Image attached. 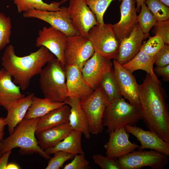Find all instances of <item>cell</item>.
Returning a JSON list of instances; mask_svg holds the SVG:
<instances>
[{"label": "cell", "mask_w": 169, "mask_h": 169, "mask_svg": "<svg viewBox=\"0 0 169 169\" xmlns=\"http://www.w3.org/2000/svg\"><path fill=\"white\" fill-rule=\"evenodd\" d=\"M140 106L147 128L169 143V112L167 98L161 83L147 74L139 85Z\"/></svg>", "instance_id": "6da1fadb"}, {"label": "cell", "mask_w": 169, "mask_h": 169, "mask_svg": "<svg viewBox=\"0 0 169 169\" xmlns=\"http://www.w3.org/2000/svg\"><path fill=\"white\" fill-rule=\"evenodd\" d=\"M54 57L43 46L28 55L19 56L16 54L14 46L9 45L1 58V64L13 78V82L23 91L28 87L32 78L39 74L44 66Z\"/></svg>", "instance_id": "7a4b0ae2"}, {"label": "cell", "mask_w": 169, "mask_h": 169, "mask_svg": "<svg viewBox=\"0 0 169 169\" xmlns=\"http://www.w3.org/2000/svg\"><path fill=\"white\" fill-rule=\"evenodd\" d=\"M39 118H24L16 126L13 133L1 141L2 155L19 147L23 152L37 153L44 158L49 159V155L40 148L35 136L36 126Z\"/></svg>", "instance_id": "3957f363"}, {"label": "cell", "mask_w": 169, "mask_h": 169, "mask_svg": "<svg viewBox=\"0 0 169 169\" xmlns=\"http://www.w3.org/2000/svg\"><path fill=\"white\" fill-rule=\"evenodd\" d=\"M39 83L44 97L54 102H64L67 95L66 78L64 66L54 57L43 68Z\"/></svg>", "instance_id": "277c9868"}, {"label": "cell", "mask_w": 169, "mask_h": 169, "mask_svg": "<svg viewBox=\"0 0 169 169\" xmlns=\"http://www.w3.org/2000/svg\"><path fill=\"white\" fill-rule=\"evenodd\" d=\"M143 119L140 106L127 102L122 97L107 105L103 115L102 123L109 134L126 125H134Z\"/></svg>", "instance_id": "5b68a950"}, {"label": "cell", "mask_w": 169, "mask_h": 169, "mask_svg": "<svg viewBox=\"0 0 169 169\" xmlns=\"http://www.w3.org/2000/svg\"><path fill=\"white\" fill-rule=\"evenodd\" d=\"M88 38L95 52L107 59L116 60L120 41L116 37L113 25L99 24L93 26L89 31Z\"/></svg>", "instance_id": "8992f818"}, {"label": "cell", "mask_w": 169, "mask_h": 169, "mask_svg": "<svg viewBox=\"0 0 169 169\" xmlns=\"http://www.w3.org/2000/svg\"><path fill=\"white\" fill-rule=\"evenodd\" d=\"M108 104L105 96L100 87L95 89L90 95L80 100L81 107L88 118L90 134L98 135L103 132L102 118Z\"/></svg>", "instance_id": "52a82bcc"}, {"label": "cell", "mask_w": 169, "mask_h": 169, "mask_svg": "<svg viewBox=\"0 0 169 169\" xmlns=\"http://www.w3.org/2000/svg\"><path fill=\"white\" fill-rule=\"evenodd\" d=\"M168 159L169 156L153 150L134 151L118 158L121 169H140L146 166L152 169H163Z\"/></svg>", "instance_id": "ba28073f"}, {"label": "cell", "mask_w": 169, "mask_h": 169, "mask_svg": "<svg viewBox=\"0 0 169 169\" xmlns=\"http://www.w3.org/2000/svg\"><path fill=\"white\" fill-rule=\"evenodd\" d=\"M95 52L89 38L80 34L68 36L64 54L65 65H73L80 69Z\"/></svg>", "instance_id": "9c48e42d"}, {"label": "cell", "mask_w": 169, "mask_h": 169, "mask_svg": "<svg viewBox=\"0 0 169 169\" xmlns=\"http://www.w3.org/2000/svg\"><path fill=\"white\" fill-rule=\"evenodd\" d=\"M23 16L25 18H35L46 22L67 36L79 34L74 26L67 7H61V10L57 11L34 9L23 13Z\"/></svg>", "instance_id": "30bf717a"}, {"label": "cell", "mask_w": 169, "mask_h": 169, "mask_svg": "<svg viewBox=\"0 0 169 169\" xmlns=\"http://www.w3.org/2000/svg\"><path fill=\"white\" fill-rule=\"evenodd\" d=\"M68 0H62V4ZM68 10L72 24L80 35L88 38L89 30L99 24L85 0H69Z\"/></svg>", "instance_id": "8fae6325"}, {"label": "cell", "mask_w": 169, "mask_h": 169, "mask_svg": "<svg viewBox=\"0 0 169 169\" xmlns=\"http://www.w3.org/2000/svg\"><path fill=\"white\" fill-rule=\"evenodd\" d=\"M38 34L36 39V46L46 47L64 66L65 62L64 53L68 36L51 26L44 27L38 31Z\"/></svg>", "instance_id": "7c38bea8"}, {"label": "cell", "mask_w": 169, "mask_h": 169, "mask_svg": "<svg viewBox=\"0 0 169 169\" xmlns=\"http://www.w3.org/2000/svg\"><path fill=\"white\" fill-rule=\"evenodd\" d=\"M113 62L95 52L81 69L89 85L93 90L99 86L104 75L112 70Z\"/></svg>", "instance_id": "4fadbf2b"}, {"label": "cell", "mask_w": 169, "mask_h": 169, "mask_svg": "<svg viewBox=\"0 0 169 169\" xmlns=\"http://www.w3.org/2000/svg\"><path fill=\"white\" fill-rule=\"evenodd\" d=\"M113 72L122 96L134 105L140 106L139 85L136 78L119 64L113 59Z\"/></svg>", "instance_id": "5bb4252c"}, {"label": "cell", "mask_w": 169, "mask_h": 169, "mask_svg": "<svg viewBox=\"0 0 169 169\" xmlns=\"http://www.w3.org/2000/svg\"><path fill=\"white\" fill-rule=\"evenodd\" d=\"M64 67L67 97L76 98L81 100L93 93L94 90L87 83L79 68L75 65L67 64Z\"/></svg>", "instance_id": "9a60e30c"}, {"label": "cell", "mask_w": 169, "mask_h": 169, "mask_svg": "<svg viewBox=\"0 0 169 169\" xmlns=\"http://www.w3.org/2000/svg\"><path fill=\"white\" fill-rule=\"evenodd\" d=\"M129 134L126 131L125 127L109 133L108 141L104 145L106 156L118 158L138 148V145L129 141Z\"/></svg>", "instance_id": "2e32d148"}, {"label": "cell", "mask_w": 169, "mask_h": 169, "mask_svg": "<svg viewBox=\"0 0 169 169\" xmlns=\"http://www.w3.org/2000/svg\"><path fill=\"white\" fill-rule=\"evenodd\" d=\"M124 127L127 133L135 136L140 142L141 145L138 150L150 149L169 156V143L153 131H146L135 125H126Z\"/></svg>", "instance_id": "e0dca14e"}, {"label": "cell", "mask_w": 169, "mask_h": 169, "mask_svg": "<svg viewBox=\"0 0 169 169\" xmlns=\"http://www.w3.org/2000/svg\"><path fill=\"white\" fill-rule=\"evenodd\" d=\"M146 37L137 23L127 37L120 40L116 60L122 65L131 60L140 51L143 40Z\"/></svg>", "instance_id": "ac0fdd59"}, {"label": "cell", "mask_w": 169, "mask_h": 169, "mask_svg": "<svg viewBox=\"0 0 169 169\" xmlns=\"http://www.w3.org/2000/svg\"><path fill=\"white\" fill-rule=\"evenodd\" d=\"M120 21L113 25L116 37L120 41L128 36L138 23L136 0H122Z\"/></svg>", "instance_id": "d6986e66"}, {"label": "cell", "mask_w": 169, "mask_h": 169, "mask_svg": "<svg viewBox=\"0 0 169 169\" xmlns=\"http://www.w3.org/2000/svg\"><path fill=\"white\" fill-rule=\"evenodd\" d=\"M70 107L69 123L73 130L82 132L88 139L90 138L88 118L80 105V100L74 97H68L64 101Z\"/></svg>", "instance_id": "ffe728a7"}, {"label": "cell", "mask_w": 169, "mask_h": 169, "mask_svg": "<svg viewBox=\"0 0 169 169\" xmlns=\"http://www.w3.org/2000/svg\"><path fill=\"white\" fill-rule=\"evenodd\" d=\"M34 95V93H31L13 102L7 107V115L5 120L9 135L13 133L16 126L24 118Z\"/></svg>", "instance_id": "44dd1931"}, {"label": "cell", "mask_w": 169, "mask_h": 169, "mask_svg": "<svg viewBox=\"0 0 169 169\" xmlns=\"http://www.w3.org/2000/svg\"><path fill=\"white\" fill-rule=\"evenodd\" d=\"M12 77L4 68L0 70V105L5 109L13 102L25 96L20 87L12 81Z\"/></svg>", "instance_id": "7402d4cb"}, {"label": "cell", "mask_w": 169, "mask_h": 169, "mask_svg": "<svg viewBox=\"0 0 169 169\" xmlns=\"http://www.w3.org/2000/svg\"><path fill=\"white\" fill-rule=\"evenodd\" d=\"M73 130L69 122L64 123L36 133L39 146L43 150L55 146Z\"/></svg>", "instance_id": "603a6c76"}, {"label": "cell", "mask_w": 169, "mask_h": 169, "mask_svg": "<svg viewBox=\"0 0 169 169\" xmlns=\"http://www.w3.org/2000/svg\"><path fill=\"white\" fill-rule=\"evenodd\" d=\"M70 106L65 104L40 117L35 134L60 125L69 122Z\"/></svg>", "instance_id": "cb8c5ba5"}, {"label": "cell", "mask_w": 169, "mask_h": 169, "mask_svg": "<svg viewBox=\"0 0 169 169\" xmlns=\"http://www.w3.org/2000/svg\"><path fill=\"white\" fill-rule=\"evenodd\" d=\"M82 133L79 131H72L63 141L55 146L44 150L48 155L62 151L74 155L84 153L81 144V137Z\"/></svg>", "instance_id": "d4e9b609"}, {"label": "cell", "mask_w": 169, "mask_h": 169, "mask_svg": "<svg viewBox=\"0 0 169 169\" xmlns=\"http://www.w3.org/2000/svg\"><path fill=\"white\" fill-rule=\"evenodd\" d=\"M154 58L140 50L132 59L121 65L131 74L137 70H144L156 82L161 83L154 71Z\"/></svg>", "instance_id": "484cf974"}, {"label": "cell", "mask_w": 169, "mask_h": 169, "mask_svg": "<svg viewBox=\"0 0 169 169\" xmlns=\"http://www.w3.org/2000/svg\"><path fill=\"white\" fill-rule=\"evenodd\" d=\"M65 104L64 102H54L47 98H41L34 95L24 118L29 119L40 117Z\"/></svg>", "instance_id": "4316f807"}, {"label": "cell", "mask_w": 169, "mask_h": 169, "mask_svg": "<svg viewBox=\"0 0 169 169\" xmlns=\"http://www.w3.org/2000/svg\"><path fill=\"white\" fill-rule=\"evenodd\" d=\"M17 6L18 13L26 12L34 9L57 11L61 9L60 2H54L48 4L43 0H13Z\"/></svg>", "instance_id": "83f0119b"}, {"label": "cell", "mask_w": 169, "mask_h": 169, "mask_svg": "<svg viewBox=\"0 0 169 169\" xmlns=\"http://www.w3.org/2000/svg\"><path fill=\"white\" fill-rule=\"evenodd\" d=\"M99 87L103 90L108 103L122 97L113 70L104 75Z\"/></svg>", "instance_id": "f1b7e54d"}, {"label": "cell", "mask_w": 169, "mask_h": 169, "mask_svg": "<svg viewBox=\"0 0 169 169\" xmlns=\"http://www.w3.org/2000/svg\"><path fill=\"white\" fill-rule=\"evenodd\" d=\"M140 13L137 16V21L139 27L146 38L149 36V32L157 21L145 3L141 6Z\"/></svg>", "instance_id": "f546056e"}, {"label": "cell", "mask_w": 169, "mask_h": 169, "mask_svg": "<svg viewBox=\"0 0 169 169\" xmlns=\"http://www.w3.org/2000/svg\"><path fill=\"white\" fill-rule=\"evenodd\" d=\"M12 29L10 17L0 12V50L6 48L10 43Z\"/></svg>", "instance_id": "4dcf8cb0"}, {"label": "cell", "mask_w": 169, "mask_h": 169, "mask_svg": "<svg viewBox=\"0 0 169 169\" xmlns=\"http://www.w3.org/2000/svg\"><path fill=\"white\" fill-rule=\"evenodd\" d=\"M147 7L157 21L169 19V8L159 0H145Z\"/></svg>", "instance_id": "1f68e13d"}, {"label": "cell", "mask_w": 169, "mask_h": 169, "mask_svg": "<svg viewBox=\"0 0 169 169\" xmlns=\"http://www.w3.org/2000/svg\"><path fill=\"white\" fill-rule=\"evenodd\" d=\"M115 0H85L86 3L95 14L99 24L105 23L104 15L111 3ZM120 2L122 0H118Z\"/></svg>", "instance_id": "d6a6232c"}, {"label": "cell", "mask_w": 169, "mask_h": 169, "mask_svg": "<svg viewBox=\"0 0 169 169\" xmlns=\"http://www.w3.org/2000/svg\"><path fill=\"white\" fill-rule=\"evenodd\" d=\"M165 44L162 38L158 35L149 37L146 42L143 43L140 50L150 56L153 57Z\"/></svg>", "instance_id": "836d02e7"}, {"label": "cell", "mask_w": 169, "mask_h": 169, "mask_svg": "<svg viewBox=\"0 0 169 169\" xmlns=\"http://www.w3.org/2000/svg\"><path fill=\"white\" fill-rule=\"evenodd\" d=\"M54 154V156L49 159L45 169H59L65 161L73 159L74 156L62 151H56Z\"/></svg>", "instance_id": "e575fe53"}, {"label": "cell", "mask_w": 169, "mask_h": 169, "mask_svg": "<svg viewBox=\"0 0 169 169\" xmlns=\"http://www.w3.org/2000/svg\"><path fill=\"white\" fill-rule=\"evenodd\" d=\"M93 159L94 162L102 169H121L117 158L98 154L94 155Z\"/></svg>", "instance_id": "d590c367"}, {"label": "cell", "mask_w": 169, "mask_h": 169, "mask_svg": "<svg viewBox=\"0 0 169 169\" xmlns=\"http://www.w3.org/2000/svg\"><path fill=\"white\" fill-rule=\"evenodd\" d=\"M152 33L158 35L163 40L165 43L169 44V20L157 21L153 27Z\"/></svg>", "instance_id": "8d00e7d4"}, {"label": "cell", "mask_w": 169, "mask_h": 169, "mask_svg": "<svg viewBox=\"0 0 169 169\" xmlns=\"http://www.w3.org/2000/svg\"><path fill=\"white\" fill-rule=\"evenodd\" d=\"M90 168L89 162L84 153L75 155L72 161L66 165L64 169H88Z\"/></svg>", "instance_id": "74e56055"}, {"label": "cell", "mask_w": 169, "mask_h": 169, "mask_svg": "<svg viewBox=\"0 0 169 169\" xmlns=\"http://www.w3.org/2000/svg\"><path fill=\"white\" fill-rule=\"evenodd\" d=\"M154 61L156 66L162 67L169 64V44H165L154 56Z\"/></svg>", "instance_id": "f35d334b"}, {"label": "cell", "mask_w": 169, "mask_h": 169, "mask_svg": "<svg viewBox=\"0 0 169 169\" xmlns=\"http://www.w3.org/2000/svg\"><path fill=\"white\" fill-rule=\"evenodd\" d=\"M154 71L158 75L161 76L165 81H169V64L162 67L156 66L154 69Z\"/></svg>", "instance_id": "ab89813d"}, {"label": "cell", "mask_w": 169, "mask_h": 169, "mask_svg": "<svg viewBox=\"0 0 169 169\" xmlns=\"http://www.w3.org/2000/svg\"><path fill=\"white\" fill-rule=\"evenodd\" d=\"M12 152V150L6 152L2 155L0 157V169H6L9 157Z\"/></svg>", "instance_id": "60d3db41"}, {"label": "cell", "mask_w": 169, "mask_h": 169, "mask_svg": "<svg viewBox=\"0 0 169 169\" xmlns=\"http://www.w3.org/2000/svg\"><path fill=\"white\" fill-rule=\"evenodd\" d=\"M6 125L5 118L2 117H0V141L3 139L5 134L4 129Z\"/></svg>", "instance_id": "b9f144b4"}, {"label": "cell", "mask_w": 169, "mask_h": 169, "mask_svg": "<svg viewBox=\"0 0 169 169\" xmlns=\"http://www.w3.org/2000/svg\"><path fill=\"white\" fill-rule=\"evenodd\" d=\"M136 8L137 12L139 13L140 11L141 5L145 3V0H136Z\"/></svg>", "instance_id": "7bdbcfd3"}, {"label": "cell", "mask_w": 169, "mask_h": 169, "mask_svg": "<svg viewBox=\"0 0 169 169\" xmlns=\"http://www.w3.org/2000/svg\"><path fill=\"white\" fill-rule=\"evenodd\" d=\"M20 167L17 164L13 163H10L8 164L6 169H18Z\"/></svg>", "instance_id": "ee69618b"}, {"label": "cell", "mask_w": 169, "mask_h": 169, "mask_svg": "<svg viewBox=\"0 0 169 169\" xmlns=\"http://www.w3.org/2000/svg\"><path fill=\"white\" fill-rule=\"evenodd\" d=\"M167 6H169V0H159Z\"/></svg>", "instance_id": "f6af8a7d"}, {"label": "cell", "mask_w": 169, "mask_h": 169, "mask_svg": "<svg viewBox=\"0 0 169 169\" xmlns=\"http://www.w3.org/2000/svg\"><path fill=\"white\" fill-rule=\"evenodd\" d=\"M1 141H0V157L2 156V154L1 153Z\"/></svg>", "instance_id": "bcb514c9"}]
</instances>
